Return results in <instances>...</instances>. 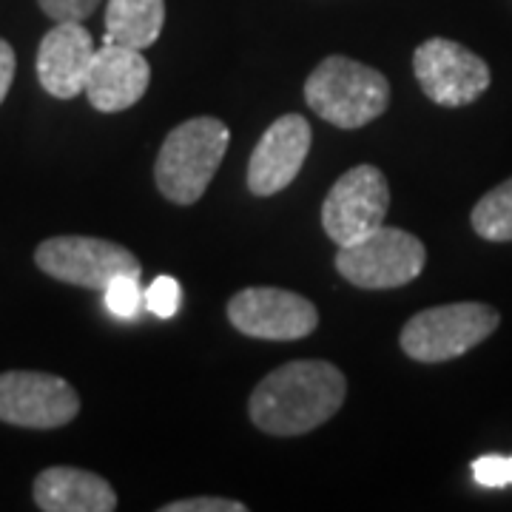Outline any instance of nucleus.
Instances as JSON below:
<instances>
[{"label": "nucleus", "instance_id": "obj_20", "mask_svg": "<svg viewBox=\"0 0 512 512\" xmlns=\"http://www.w3.org/2000/svg\"><path fill=\"white\" fill-rule=\"evenodd\" d=\"M163 512H245L242 501L234 498H214V495H202V498H180L165 504Z\"/></svg>", "mask_w": 512, "mask_h": 512}, {"label": "nucleus", "instance_id": "obj_7", "mask_svg": "<svg viewBox=\"0 0 512 512\" xmlns=\"http://www.w3.org/2000/svg\"><path fill=\"white\" fill-rule=\"evenodd\" d=\"M413 74L421 92L444 109L470 106L490 86V66L476 52L447 37H430L421 43L413 55Z\"/></svg>", "mask_w": 512, "mask_h": 512}, {"label": "nucleus", "instance_id": "obj_15", "mask_svg": "<svg viewBox=\"0 0 512 512\" xmlns=\"http://www.w3.org/2000/svg\"><path fill=\"white\" fill-rule=\"evenodd\" d=\"M165 0H109L103 43L148 49L163 35Z\"/></svg>", "mask_w": 512, "mask_h": 512}, {"label": "nucleus", "instance_id": "obj_18", "mask_svg": "<svg viewBox=\"0 0 512 512\" xmlns=\"http://www.w3.org/2000/svg\"><path fill=\"white\" fill-rule=\"evenodd\" d=\"M143 302L157 319H171L174 313L180 311L183 288H180V282L174 276H157L143 293Z\"/></svg>", "mask_w": 512, "mask_h": 512}, {"label": "nucleus", "instance_id": "obj_19", "mask_svg": "<svg viewBox=\"0 0 512 512\" xmlns=\"http://www.w3.org/2000/svg\"><path fill=\"white\" fill-rule=\"evenodd\" d=\"M473 476L487 490H501L512 484V456H481L473 461Z\"/></svg>", "mask_w": 512, "mask_h": 512}, {"label": "nucleus", "instance_id": "obj_8", "mask_svg": "<svg viewBox=\"0 0 512 512\" xmlns=\"http://www.w3.org/2000/svg\"><path fill=\"white\" fill-rule=\"evenodd\" d=\"M390 208V188L376 165H356L345 171L322 202V228L336 248L353 245L384 225Z\"/></svg>", "mask_w": 512, "mask_h": 512}, {"label": "nucleus", "instance_id": "obj_22", "mask_svg": "<svg viewBox=\"0 0 512 512\" xmlns=\"http://www.w3.org/2000/svg\"><path fill=\"white\" fill-rule=\"evenodd\" d=\"M15 69H18V60H15V49L0 37V103L6 100V94L12 89V80H15Z\"/></svg>", "mask_w": 512, "mask_h": 512}, {"label": "nucleus", "instance_id": "obj_5", "mask_svg": "<svg viewBox=\"0 0 512 512\" xmlns=\"http://www.w3.org/2000/svg\"><path fill=\"white\" fill-rule=\"evenodd\" d=\"M427 248L419 237L402 228L379 225L353 245L339 248L336 271L350 285L365 291H390L413 282L424 271Z\"/></svg>", "mask_w": 512, "mask_h": 512}, {"label": "nucleus", "instance_id": "obj_2", "mask_svg": "<svg viewBox=\"0 0 512 512\" xmlns=\"http://www.w3.org/2000/svg\"><path fill=\"white\" fill-rule=\"evenodd\" d=\"M231 131L217 117H194L168 131L154 163V180L165 200L194 205L225 160Z\"/></svg>", "mask_w": 512, "mask_h": 512}, {"label": "nucleus", "instance_id": "obj_10", "mask_svg": "<svg viewBox=\"0 0 512 512\" xmlns=\"http://www.w3.org/2000/svg\"><path fill=\"white\" fill-rule=\"evenodd\" d=\"M231 325L265 342H293L311 336L319 325V313L305 296L282 288H245L228 302Z\"/></svg>", "mask_w": 512, "mask_h": 512}, {"label": "nucleus", "instance_id": "obj_14", "mask_svg": "<svg viewBox=\"0 0 512 512\" xmlns=\"http://www.w3.org/2000/svg\"><path fill=\"white\" fill-rule=\"evenodd\" d=\"M35 504L43 512H111L117 510V493L97 473L49 467L35 478Z\"/></svg>", "mask_w": 512, "mask_h": 512}, {"label": "nucleus", "instance_id": "obj_12", "mask_svg": "<svg viewBox=\"0 0 512 512\" xmlns=\"http://www.w3.org/2000/svg\"><path fill=\"white\" fill-rule=\"evenodd\" d=\"M97 55L89 29L80 20H60L37 46V80L57 100H72L86 89V77Z\"/></svg>", "mask_w": 512, "mask_h": 512}, {"label": "nucleus", "instance_id": "obj_21", "mask_svg": "<svg viewBox=\"0 0 512 512\" xmlns=\"http://www.w3.org/2000/svg\"><path fill=\"white\" fill-rule=\"evenodd\" d=\"M37 3L57 23L60 20H80L83 23L100 6V0H37Z\"/></svg>", "mask_w": 512, "mask_h": 512}, {"label": "nucleus", "instance_id": "obj_3", "mask_svg": "<svg viewBox=\"0 0 512 512\" xmlns=\"http://www.w3.org/2000/svg\"><path fill=\"white\" fill-rule=\"evenodd\" d=\"M305 103L325 123L350 131L382 117L390 106V83L367 63L333 55L325 57L308 77Z\"/></svg>", "mask_w": 512, "mask_h": 512}, {"label": "nucleus", "instance_id": "obj_17", "mask_svg": "<svg viewBox=\"0 0 512 512\" xmlns=\"http://www.w3.org/2000/svg\"><path fill=\"white\" fill-rule=\"evenodd\" d=\"M143 288H140V276L123 274L117 279H111L109 288L103 291V299H106V308L109 313H114L117 319H134L140 308L146 305L143 302Z\"/></svg>", "mask_w": 512, "mask_h": 512}, {"label": "nucleus", "instance_id": "obj_1", "mask_svg": "<svg viewBox=\"0 0 512 512\" xmlns=\"http://www.w3.org/2000/svg\"><path fill=\"white\" fill-rule=\"evenodd\" d=\"M348 396L345 373L322 359H299L271 370L248 402L251 421L271 436H305L330 421Z\"/></svg>", "mask_w": 512, "mask_h": 512}, {"label": "nucleus", "instance_id": "obj_16", "mask_svg": "<svg viewBox=\"0 0 512 512\" xmlns=\"http://www.w3.org/2000/svg\"><path fill=\"white\" fill-rule=\"evenodd\" d=\"M470 222L481 239L512 242V177L476 202Z\"/></svg>", "mask_w": 512, "mask_h": 512}, {"label": "nucleus", "instance_id": "obj_13", "mask_svg": "<svg viewBox=\"0 0 512 512\" xmlns=\"http://www.w3.org/2000/svg\"><path fill=\"white\" fill-rule=\"evenodd\" d=\"M151 80L148 60L140 49H128L120 43H103L97 46L92 69L86 77L83 94L89 97L94 109L103 114L131 109L143 100Z\"/></svg>", "mask_w": 512, "mask_h": 512}, {"label": "nucleus", "instance_id": "obj_6", "mask_svg": "<svg viewBox=\"0 0 512 512\" xmlns=\"http://www.w3.org/2000/svg\"><path fill=\"white\" fill-rule=\"evenodd\" d=\"M37 268L57 282L106 291L111 279L123 274H143L140 259L128 248L94 237H52L35 251Z\"/></svg>", "mask_w": 512, "mask_h": 512}, {"label": "nucleus", "instance_id": "obj_11", "mask_svg": "<svg viewBox=\"0 0 512 512\" xmlns=\"http://www.w3.org/2000/svg\"><path fill=\"white\" fill-rule=\"evenodd\" d=\"M313 131L302 114H282L259 137L248 160V188L256 197L285 191L299 177L311 151Z\"/></svg>", "mask_w": 512, "mask_h": 512}, {"label": "nucleus", "instance_id": "obj_4", "mask_svg": "<svg viewBox=\"0 0 512 512\" xmlns=\"http://www.w3.org/2000/svg\"><path fill=\"white\" fill-rule=\"evenodd\" d=\"M498 322V311L481 302L439 305L407 319L399 345L410 359L424 365H439L478 348L490 333H495Z\"/></svg>", "mask_w": 512, "mask_h": 512}, {"label": "nucleus", "instance_id": "obj_9", "mask_svg": "<svg viewBox=\"0 0 512 512\" xmlns=\"http://www.w3.org/2000/svg\"><path fill=\"white\" fill-rule=\"evenodd\" d=\"M80 413V396L60 376L37 370L0 373V421L26 430L66 427Z\"/></svg>", "mask_w": 512, "mask_h": 512}]
</instances>
